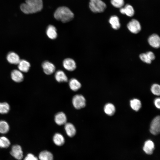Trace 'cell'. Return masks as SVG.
<instances>
[{"instance_id":"d6986e66","label":"cell","mask_w":160,"mask_h":160,"mask_svg":"<svg viewBox=\"0 0 160 160\" xmlns=\"http://www.w3.org/2000/svg\"><path fill=\"white\" fill-rule=\"evenodd\" d=\"M18 64L19 70L22 72H27L30 67L29 63L25 60H20Z\"/></svg>"},{"instance_id":"8fae6325","label":"cell","mask_w":160,"mask_h":160,"mask_svg":"<svg viewBox=\"0 0 160 160\" xmlns=\"http://www.w3.org/2000/svg\"><path fill=\"white\" fill-rule=\"evenodd\" d=\"M148 41L149 44L153 47L157 48L160 47V38L156 34L151 35L148 38Z\"/></svg>"},{"instance_id":"d4e9b609","label":"cell","mask_w":160,"mask_h":160,"mask_svg":"<svg viewBox=\"0 0 160 160\" xmlns=\"http://www.w3.org/2000/svg\"><path fill=\"white\" fill-rule=\"evenodd\" d=\"M104 110L105 112L107 114L110 116L113 115L115 111L114 106L111 103L106 104L104 106Z\"/></svg>"},{"instance_id":"f546056e","label":"cell","mask_w":160,"mask_h":160,"mask_svg":"<svg viewBox=\"0 0 160 160\" xmlns=\"http://www.w3.org/2000/svg\"><path fill=\"white\" fill-rule=\"evenodd\" d=\"M152 92L154 95H159L160 94V86L157 84H153L151 88Z\"/></svg>"},{"instance_id":"d6a6232c","label":"cell","mask_w":160,"mask_h":160,"mask_svg":"<svg viewBox=\"0 0 160 160\" xmlns=\"http://www.w3.org/2000/svg\"><path fill=\"white\" fill-rule=\"evenodd\" d=\"M149 58L151 60L155 59V57L154 53L152 52L149 51L145 53Z\"/></svg>"},{"instance_id":"4316f807","label":"cell","mask_w":160,"mask_h":160,"mask_svg":"<svg viewBox=\"0 0 160 160\" xmlns=\"http://www.w3.org/2000/svg\"><path fill=\"white\" fill-rule=\"evenodd\" d=\"M130 105L133 110L137 111L140 108L141 104L139 100L134 99L130 101Z\"/></svg>"},{"instance_id":"f1b7e54d","label":"cell","mask_w":160,"mask_h":160,"mask_svg":"<svg viewBox=\"0 0 160 160\" xmlns=\"http://www.w3.org/2000/svg\"><path fill=\"white\" fill-rule=\"evenodd\" d=\"M111 3L114 7L121 8L124 6V0H111Z\"/></svg>"},{"instance_id":"30bf717a","label":"cell","mask_w":160,"mask_h":160,"mask_svg":"<svg viewBox=\"0 0 160 160\" xmlns=\"http://www.w3.org/2000/svg\"><path fill=\"white\" fill-rule=\"evenodd\" d=\"M54 120L57 124L61 126L64 125L67 123V118L64 113L62 112H60L55 115Z\"/></svg>"},{"instance_id":"277c9868","label":"cell","mask_w":160,"mask_h":160,"mask_svg":"<svg viewBox=\"0 0 160 160\" xmlns=\"http://www.w3.org/2000/svg\"><path fill=\"white\" fill-rule=\"evenodd\" d=\"M72 103L76 109H80L85 106L86 100L84 97L82 95L77 94L73 97Z\"/></svg>"},{"instance_id":"5b68a950","label":"cell","mask_w":160,"mask_h":160,"mask_svg":"<svg viewBox=\"0 0 160 160\" xmlns=\"http://www.w3.org/2000/svg\"><path fill=\"white\" fill-rule=\"evenodd\" d=\"M150 131L151 134L154 135H157L159 133L160 131L159 116L155 117L151 121Z\"/></svg>"},{"instance_id":"5bb4252c","label":"cell","mask_w":160,"mask_h":160,"mask_svg":"<svg viewBox=\"0 0 160 160\" xmlns=\"http://www.w3.org/2000/svg\"><path fill=\"white\" fill-rule=\"evenodd\" d=\"M121 13L126 15L129 17H132L134 15L135 11L133 7L130 4H127L124 7H121L120 9Z\"/></svg>"},{"instance_id":"484cf974","label":"cell","mask_w":160,"mask_h":160,"mask_svg":"<svg viewBox=\"0 0 160 160\" xmlns=\"http://www.w3.org/2000/svg\"><path fill=\"white\" fill-rule=\"evenodd\" d=\"M10 106L9 103L6 102H0V113L6 114L10 110Z\"/></svg>"},{"instance_id":"4dcf8cb0","label":"cell","mask_w":160,"mask_h":160,"mask_svg":"<svg viewBox=\"0 0 160 160\" xmlns=\"http://www.w3.org/2000/svg\"><path fill=\"white\" fill-rule=\"evenodd\" d=\"M140 59L143 62L148 64L151 63V61L149 58L146 54L143 53L139 55Z\"/></svg>"},{"instance_id":"52a82bcc","label":"cell","mask_w":160,"mask_h":160,"mask_svg":"<svg viewBox=\"0 0 160 160\" xmlns=\"http://www.w3.org/2000/svg\"><path fill=\"white\" fill-rule=\"evenodd\" d=\"M10 153L13 157L18 160H21L23 158V151L19 145H15L12 146Z\"/></svg>"},{"instance_id":"603a6c76","label":"cell","mask_w":160,"mask_h":160,"mask_svg":"<svg viewBox=\"0 0 160 160\" xmlns=\"http://www.w3.org/2000/svg\"><path fill=\"white\" fill-rule=\"evenodd\" d=\"M40 160H53V156L52 154L47 151H43L39 153V156Z\"/></svg>"},{"instance_id":"7a4b0ae2","label":"cell","mask_w":160,"mask_h":160,"mask_svg":"<svg viewBox=\"0 0 160 160\" xmlns=\"http://www.w3.org/2000/svg\"><path fill=\"white\" fill-rule=\"evenodd\" d=\"M55 18L63 23L68 22L74 17V15L68 7L62 6L58 8L54 15Z\"/></svg>"},{"instance_id":"ac0fdd59","label":"cell","mask_w":160,"mask_h":160,"mask_svg":"<svg viewBox=\"0 0 160 160\" xmlns=\"http://www.w3.org/2000/svg\"><path fill=\"white\" fill-rule=\"evenodd\" d=\"M109 22L112 28L115 30H118L120 27L119 19L118 16L114 15L111 16L109 20Z\"/></svg>"},{"instance_id":"e0dca14e","label":"cell","mask_w":160,"mask_h":160,"mask_svg":"<svg viewBox=\"0 0 160 160\" xmlns=\"http://www.w3.org/2000/svg\"><path fill=\"white\" fill-rule=\"evenodd\" d=\"M46 34L50 39H54L56 38L57 34L56 28L52 25H49L46 30Z\"/></svg>"},{"instance_id":"ba28073f","label":"cell","mask_w":160,"mask_h":160,"mask_svg":"<svg viewBox=\"0 0 160 160\" xmlns=\"http://www.w3.org/2000/svg\"><path fill=\"white\" fill-rule=\"evenodd\" d=\"M42 67L44 73L48 75L52 74L55 71V65L49 61H46L43 62L42 64Z\"/></svg>"},{"instance_id":"83f0119b","label":"cell","mask_w":160,"mask_h":160,"mask_svg":"<svg viewBox=\"0 0 160 160\" xmlns=\"http://www.w3.org/2000/svg\"><path fill=\"white\" fill-rule=\"evenodd\" d=\"M10 145L9 140L6 137L2 136L0 137V148H7Z\"/></svg>"},{"instance_id":"836d02e7","label":"cell","mask_w":160,"mask_h":160,"mask_svg":"<svg viewBox=\"0 0 160 160\" xmlns=\"http://www.w3.org/2000/svg\"><path fill=\"white\" fill-rule=\"evenodd\" d=\"M160 99L159 98H158L154 100V103L156 107L158 108L159 109Z\"/></svg>"},{"instance_id":"9a60e30c","label":"cell","mask_w":160,"mask_h":160,"mask_svg":"<svg viewBox=\"0 0 160 160\" xmlns=\"http://www.w3.org/2000/svg\"><path fill=\"white\" fill-rule=\"evenodd\" d=\"M11 77L14 81L17 83L22 81L24 79V76L22 72L17 70H14L12 72Z\"/></svg>"},{"instance_id":"ffe728a7","label":"cell","mask_w":160,"mask_h":160,"mask_svg":"<svg viewBox=\"0 0 160 160\" xmlns=\"http://www.w3.org/2000/svg\"><path fill=\"white\" fill-rule=\"evenodd\" d=\"M56 80L59 82H66L68 81V78L62 71L58 70L55 73V75Z\"/></svg>"},{"instance_id":"7402d4cb","label":"cell","mask_w":160,"mask_h":160,"mask_svg":"<svg viewBox=\"0 0 160 160\" xmlns=\"http://www.w3.org/2000/svg\"><path fill=\"white\" fill-rule=\"evenodd\" d=\"M69 85L70 88L74 91L79 89L81 87V84L77 79L72 78L69 81Z\"/></svg>"},{"instance_id":"3957f363","label":"cell","mask_w":160,"mask_h":160,"mask_svg":"<svg viewBox=\"0 0 160 160\" xmlns=\"http://www.w3.org/2000/svg\"><path fill=\"white\" fill-rule=\"evenodd\" d=\"M89 6L91 10L95 13L103 12L106 8V4L101 0H90Z\"/></svg>"},{"instance_id":"2e32d148","label":"cell","mask_w":160,"mask_h":160,"mask_svg":"<svg viewBox=\"0 0 160 160\" xmlns=\"http://www.w3.org/2000/svg\"><path fill=\"white\" fill-rule=\"evenodd\" d=\"M8 61L11 64H18L20 59L18 55L14 52H10L8 53L7 56Z\"/></svg>"},{"instance_id":"44dd1931","label":"cell","mask_w":160,"mask_h":160,"mask_svg":"<svg viewBox=\"0 0 160 160\" xmlns=\"http://www.w3.org/2000/svg\"><path fill=\"white\" fill-rule=\"evenodd\" d=\"M65 138L61 134L57 133L54 135L53 140L54 143L59 146H61L65 143Z\"/></svg>"},{"instance_id":"9c48e42d","label":"cell","mask_w":160,"mask_h":160,"mask_svg":"<svg viewBox=\"0 0 160 160\" xmlns=\"http://www.w3.org/2000/svg\"><path fill=\"white\" fill-rule=\"evenodd\" d=\"M63 66L67 70L73 71L76 68V64L75 61L70 58L65 59L63 62Z\"/></svg>"},{"instance_id":"4fadbf2b","label":"cell","mask_w":160,"mask_h":160,"mask_svg":"<svg viewBox=\"0 0 160 160\" xmlns=\"http://www.w3.org/2000/svg\"><path fill=\"white\" fill-rule=\"evenodd\" d=\"M154 149V144L152 141L148 140L145 142L143 149L146 153L148 155L152 154Z\"/></svg>"},{"instance_id":"7c38bea8","label":"cell","mask_w":160,"mask_h":160,"mask_svg":"<svg viewBox=\"0 0 160 160\" xmlns=\"http://www.w3.org/2000/svg\"><path fill=\"white\" fill-rule=\"evenodd\" d=\"M64 129L67 135L70 137L75 136L76 129L74 125L70 123H66L65 124Z\"/></svg>"},{"instance_id":"cb8c5ba5","label":"cell","mask_w":160,"mask_h":160,"mask_svg":"<svg viewBox=\"0 0 160 160\" xmlns=\"http://www.w3.org/2000/svg\"><path fill=\"white\" fill-rule=\"evenodd\" d=\"M9 125L8 123L4 120H0V133L5 134L9 131Z\"/></svg>"},{"instance_id":"8992f818","label":"cell","mask_w":160,"mask_h":160,"mask_svg":"<svg viewBox=\"0 0 160 160\" xmlns=\"http://www.w3.org/2000/svg\"><path fill=\"white\" fill-rule=\"evenodd\" d=\"M127 28L132 33L136 34L141 30V26L139 22L137 20L133 19L129 22Z\"/></svg>"},{"instance_id":"1f68e13d","label":"cell","mask_w":160,"mask_h":160,"mask_svg":"<svg viewBox=\"0 0 160 160\" xmlns=\"http://www.w3.org/2000/svg\"><path fill=\"white\" fill-rule=\"evenodd\" d=\"M24 160H38V158L32 153L28 154L24 158Z\"/></svg>"},{"instance_id":"6da1fadb","label":"cell","mask_w":160,"mask_h":160,"mask_svg":"<svg viewBox=\"0 0 160 160\" xmlns=\"http://www.w3.org/2000/svg\"><path fill=\"white\" fill-rule=\"evenodd\" d=\"M43 7L42 0H26L25 3L21 4L20 8L23 13L29 14L39 12Z\"/></svg>"}]
</instances>
